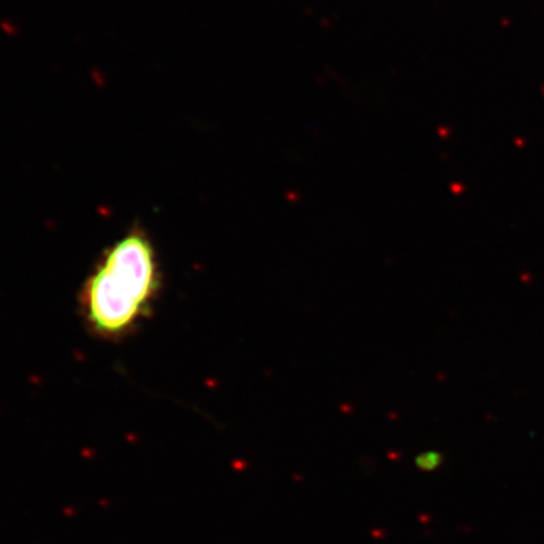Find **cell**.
Returning <instances> with one entry per match:
<instances>
[{"mask_svg":"<svg viewBox=\"0 0 544 544\" xmlns=\"http://www.w3.org/2000/svg\"><path fill=\"white\" fill-rule=\"evenodd\" d=\"M161 291L155 242L133 227L100 254L79 291V315L97 339L121 340L153 313Z\"/></svg>","mask_w":544,"mask_h":544,"instance_id":"1","label":"cell"},{"mask_svg":"<svg viewBox=\"0 0 544 544\" xmlns=\"http://www.w3.org/2000/svg\"><path fill=\"white\" fill-rule=\"evenodd\" d=\"M442 455L439 451H424L415 458V464L419 470L433 472L442 464Z\"/></svg>","mask_w":544,"mask_h":544,"instance_id":"2","label":"cell"}]
</instances>
